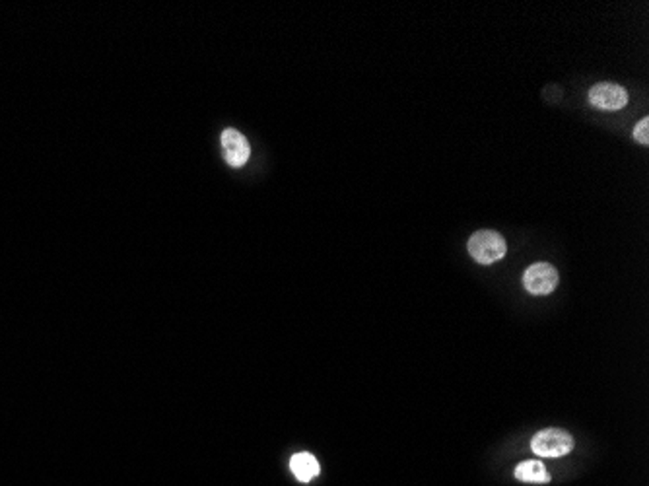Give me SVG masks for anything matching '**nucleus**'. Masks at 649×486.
<instances>
[{
    "label": "nucleus",
    "instance_id": "2",
    "mask_svg": "<svg viewBox=\"0 0 649 486\" xmlns=\"http://www.w3.org/2000/svg\"><path fill=\"white\" fill-rule=\"evenodd\" d=\"M572 447H574L572 436L560 429L540 430L533 437V442H531V449H533L535 455L550 457V459H557V457L570 454Z\"/></svg>",
    "mask_w": 649,
    "mask_h": 486
},
{
    "label": "nucleus",
    "instance_id": "1",
    "mask_svg": "<svg viewBox=\"0 0 649 486\" xmlns=\"http://www.w3.org/2000/svg\"><path fill=\"white\" fill-rule=\"evenodd\" d=\"M507 252V243L504 235L494 230H480L470 235L469 253L480 265H492L496 261L504 259Z\"/></svg>",
    "mask_w": 649,
    "mask_h": 486
},
{
    "label": "nucleus",
    "instance_id": "4",
    "mask_svg": "<svg viewBox=\"0 0 649 486\" xmlns=\"http://www.w3.org/2000/svg\"><path fill=\"white\" fill-rule=\"evenodd\" d=\"M589 102L595 108L605 111H618L628 103V92L620 84H612V82H601L589 90Z\"/></svg>",
    "mask_w": 649,
    "mask_h": 486
},
{
    "label": "nucleus",
    "instance_id": "6",
    "mask_svg": "<svg viewBox=\"0 0 649 486\" xmlns=\"http://www.w3.org/2000/svg\"><path fill=\"white\" fill-rule=\"evenodd\" d=\"M515 479L523 481V482H531V484H547L550 481V475H548L547 467L542 465L540 461L529 459L515 467Z\"/></svg>",
    "mask_w": 649,
    "mask_h": 486
},
{
    "label": "nucleus",
    "instance_id": "7",
    "mask_svg": "<svg viewBox=\"0 0 649 486\" xmlns=\"http://www.w3.org/2000/svg\"><path fill=\"white\" fill-rule=\"evenodd\" d=\"M290 467L296 479L302 482H310L311 479L320 475V464H317V459L311 454L294 455L290 461Z\"/></svg>",
    "mask_w": 649,
    "mask_h": 486
},
{
    "label": "nucleus",
    "instance_id": "3",
    "mask_svg": "<svg viewBox=\"0 0 649 486\" xmlns=\"http://www.w3.org/2000/svg\"><path fill=\"white\" fill-rule=\"evenodd\" d=\"M523 287L529 294L547 296L558 287V270L548 263L531 265L523 275Z\"/></svg>",
    "mask_w": 649,
    "mask_h": 486
},
{
    "label": "nucleus",
    "instance_id": "5",
    "mask_svg": "<svg viewBox=\"0 0 649 486\" xmlns=\"http://www.w3.org/2000/svg\"><path fill=\"white\" fill-rule=\"evenodd\" d=\"M222 148H224V156H226V162L232 165V168H241L251 156L250 142H247V138L235 128L224 130Z\"/></svg>",
    "mask_w": 649,
    "mask_h": 486
},
{
    "label": "nucleus",
    "instance_id": "8",
    "mask_svg": "<svg viewBox=\"0 0 649 486\" xmlns=\"http://www.w3.org/2000/svg\"><path fill=\"white\" fill-rule=\"evenodd\" d=\"M634 138L638 140L640 145H644V146L649 145V119H647V117H644V119L638 125H636Z\"/></svg>",
    "mask_w": 649,
    "mask_h": 486
}]
</instances>
